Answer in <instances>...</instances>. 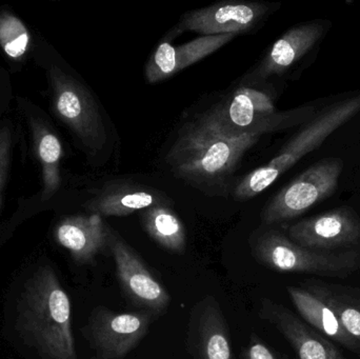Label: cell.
Returning <instances> with one entry per match:
<instances>
[{"label":"cell","mask_w":360,"mask_h":359,"mask_svg":"<svg viewBox=\"0 0 360 359\" xmlns=\"http://www.w3.org/2000/svg\"><path fill=\"white\" fill-rule=\"evenodd\" d=\"M141 221L150 237L162 248L179 254L184 252L186 229L179 217L167 204H158L141 211Z\"/></svg>","instance_id":"d6986e66"},{"label":"cell","mask_w":360,"mask_h":359,"mask_svg":"<svg viewBox=\"0 0 360 359\" xmlns=\"http://www.w3.org/2000/svg\"><path fill=\"white\" fill-rule=\"evenodd\" d=\"M235 34L201 36L179 46L164 41L146 65V79L149 84H158L213 54L235 37Z\"/></svg>","instance_id":"5bb4252c"},{"label":"cell","mask_w":360,"mask_h":359,"mask_svg":"<svg viewBox=\"0 0 360 359\" xmlns=\"http://www.w3.org/2000/svg\"><path fill=\"white\" fill-rule=\"evenodd\" d=\"M56 107L89 147L95 150L103 147L105 126L94 100L86 91L74 82H65L59 90Z\"/></svg>","instance_id":"9a60e30c"},{"label":"cell","mask_w":360,"mask_h":359,"mask_svg":"<svg viewBox=\"0 0 360 359\" xmlns=\"http://www.w3.org/2000/svg\"><path fill=\"white\" fill-rule=\"evenodd\" d=\"M0 44L4 52L12 58H19L25 54L29 35L18 19L8 16L0 22Z\"/></svg>","instance_id":"44dd1931"},{"label":"cell","mask_w":360,"mask_h":359,"mask_svg":"<svg viewBox=\"0 0 360 359\" xmlns=\"http://www.w3.org/2000/svg\"><path fill=\"white\" fill-rule=\"evenodd\" d=\"M313 107L279 112L270 95L249 86H241L214 105L203 115L220 133L231 137H260L308 122Z\"/></svg>","instance_id":"277c9868"},{"label":"cell","mask_w":360,"mask_h":359,"mask_svg":"<svg viewBox=\"0 0 360 359\" xmlns=\"http://www.w3.org/2000/svg\"><path fill=\"white\" fill-rule=\"evenodd\" d=\"M147 313H116L96 308L84 330L95 359H122L148 334Z\"/></svg>","instance_id":"52a82bcc"},{"label":"cell","mask_w":360,"mask_h":359,"mask_svg":"<svg viewBox=\"0 0 360 359\" xmlns=\"http://www.w3.org/2000/svg\"><path fill=\"white\" fill-rule=\"evenodd\" d=\"M164 193L130 183H114L103 190L92 202L91 209L99 216H128L158 204H167Z\"/></svg>","instance_id":"ac0fdd59"},{"label":"cell","mask_w":360,"mask_h":359,"mask_svg":"<svg viewBox=\"0 0 360 359\" xmlns=\"http://www.w3.org/2000/svg\"><path fill=\"white\" fill-rule=\"evenodd\" d=\"M39 152L46 164H56L61 156L60 141L54 135L46 134L40 141Z\"/></svg>","instance_id":"7402d4cb"},{"label":"cell","mask_w":360,"mask_h":359,"mask_svg":"<svg viewBox=\"0 0 360 359\" xmlns=\"http://www.w3.org/2000/svg\"><path fill=\"white\" fill-rule=\"evenodd\" d=\"M109 250L115 261L120 286L131 301L160 313L168 308L170 295L149 271L139 255L110 228Z\"/></svg>","instance_id":"9c48e42d"},{"label":"cell","mask_w":360,"mask_h":359,"mask_svg":"<svg viewBox=\"0 0 360 359\" xmlns=\"http://www.w3.org/2000/svg\"><path fill=\"white\" fill-rule=\"evenodd\" d=\"M287 236L311 250H352L360 242V217L352 209L340 207L293 223L288 228Z\"/></svg>","instance_id":"ba28073f"},{"label":"cell","mask_w":360,"mask_h":359,"mask_svg":"<svg viewBox=\"0 0 360 359\" xmlns=\"http://www.w3.org/2000/svg\"><path fill=\"white\" fill-rule=\"evenodd\" d=\"M260 316L285 337L300 359H346L342 352L319 331L302 322L291 311L264 299Z\"/></svg>","instance_id":"4fadbf2b"},{"label":"cell","mask_w":360,"mask_h":359,"mask_svg":"<svg viewBox=\"0 0 360 359\" xmlns=\"http://www.w3.org/2000/svg\"><path fill=\"white\" fill-rule=\"evenodd\" d=\"M188 346L193 359H233L228 324L214 297H203L193 308Z\"/></svg>","instance_id":"8fae6325"},{"label":"cell","mask_w":360,"mask_h":359,"mask_svg":"<svg viewBox=\"0 0 360 359\" xmlns=\"http://www.w3.org/2000/svg\"><path fill=\"white\" fill-rule=\"evenodd\" d=\"M251 247L259 263L276 271L344 278L360 269L356 251L311 250L292 242L278 230L258 232L252 238Z\"/></svg>","instance_id":"5b68a950"},{"label":"cell","mask_w":360,"mask_h":359,"mask_svg":"<svg viewBox=\"0 0 360 359\" xmlns=\"http://www.w3.org/2000/svg\"><path fill=\"white\" fill-rule=\"evenodd\" d=\"M71 303L56 273L39 267L25 282L16 307L19 337L44 359H77Z\"/></svg>","instance_id":"6da1fadb"},{"label":"cell","mask_w":360,"mask_h":359,"mask_svg":"<svg viewBox=\"0 0 360 359\" xmlns=\"http://www.w3.org/2000/svg\"><path fill=\"white\" fill-rule=\"evenodd\" d=\"M241 359H278L275 354L264 344L257 339L251 341L247 348H245L241 354Z\"/></svg>","instance_id":"603a6c76"},{"label":"cell","mask_w":360,"mask_h":359,"mask_svg":"<svg viewBox=\"0 0 360 359\" xmlns=\"http://www.w3.org/2000/svg\"><path fill=\"white\" fill-rule=\"evenodd\" d=\"M109 234L110 227L97 214L70 217L55 232L58 244L82 265L93 263L99 253L109 250Z\"/></svg>","instance_id":"2e32d148"},{"label":"cell","mask_w":360,"mask_h":359,"mask_svg":"<svg viewBox=\"0 0 360 359\" xmlns=\"http://www.w3.org/2000/svg\"><path fill=\"white\" fill-rule=\"evenodd\" d=\"M335 312L342 328L360 346V299L352 290L326 284L310 286Z\"/></svg>","instance_id":"ffe728a7"},{"label":"cell","mask_w":360,"mask_h":359,"mask_svg":"<svg viewBox=\"0 0 360 359\" xmlns=\"http://www.w3.org/2000/svg\"><path fill=\"white\" fill-rule=\"evenodd\" d=\"M325 27L321 21L302 23L292 27L275 41L259 65L245 79L259 81L283 75L314 48L323 37Z\"/></svg>","instance_id":"7c38bea8"},{"label":"cell","mask_w":360,"mask_h":359,"mask_svg":"<svg viewBox=\"0 0 360 359\" xmlns=\"http://www.w3.org/2000/svg\"><path fill=\"white\" fill-rule=\"evenodd\" d=\"M359 112L360 94L332 103L313 116L273 159L252 171L238 183L234 192L236 200H250L259 195L307 154L321 147L326 139Z\"/></svg>","instance_id":"3957f363"},{"label":"cell","mask_w":360,"mask_h":359,"mask_svg":"<svg viewBox=\"0 0 360 359\" xmlns=\"http://www.w3.org/2000/svg\"><path fill=\"white\" fill-rule=\"evenodd\" d=\"M288 294L296 310L309 326L323 333L332 341L340 344L350 351L360 354V346L355 343L342 328L335 312L329 303L311 287H288Z\"/></svg>","instance_id":"e0dca14e"},{"label":"cell","mask_w":360,"mask_h":359,"mask_svg":"<svg viewBox=\"0 0 360 359\" xmlns=\"http://www.w3.org/2000/svg\"><path fill=\"white\" fill-rule=\"evenodd\" d=\"M344 162L329 157L312 164L281 189L262 212L264 225L291 221L310 210L338 190Z\"/></svg>","instance_id":"8992f818"},{"label":"cell","mask_w":360,"mask_h":359,"mask_svg":"<svg viewBox=\"0 0 360 359\" xmlns=\"http://www.w3.org/2000/svg\"><path fill=\"white\" fill-rule=\"evenodd\" d=\"M269 10L266 4L257 2H220L186 13L173 30L172 37L184 31L202 36L238 35L253 29Z\"/></svg>","instance_id":"30bf717a"},{"label":"cell","mask_w":360,"mask_h":359,"mask_svg":"<svg viewBox=\"0 0 360 359\" xmlns=\"http://www.w3.org/2000/svg\"><path fill=\"white\" fill-rule=\"evenodd\" d=\"M258 139L228 136L202 116L180 133L169 152L168 162L179 178L205 191L222 185Z\"/></svg>","instance_id":"7a4b0ae2"}]
</instances>
